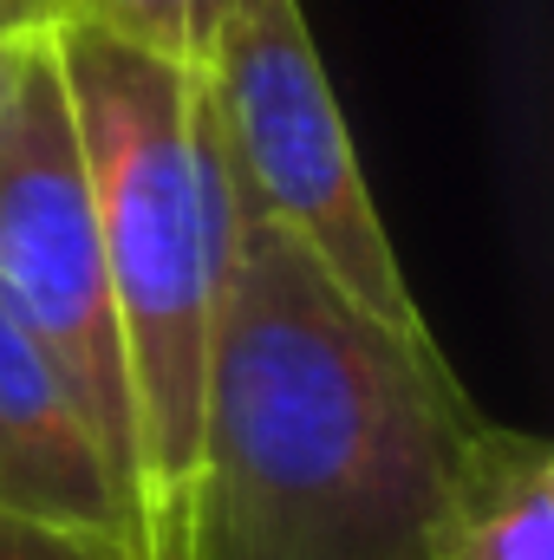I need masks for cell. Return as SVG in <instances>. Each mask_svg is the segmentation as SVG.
<instances>
[{
    "instance_id": "obj_4",
    "label": "cell",
    "mask_w": 554,
    "mask_h": 560,
    "mask_svg": "<svg viewBox=\"0 0 554 560\" xmlns=\"http://www.w3.org/2000/svg\"><path fill=\"white\" fill-rule=\"evenodd\" d=\"M0 306L59 365V378L85 405L131 502L125 346H118V313H112V280H105L92 170L79 150L53 33L26 46L20 79L0 112Z\"/></svg>"
},
{
    "instance_id": "obj_7",
    "label": "cell",
    "mask_w": 554,
    "mask_h": 560,
    "mask_svg": "<svg viewBox=\"0 0 554 560\" xmlns=\"http://www.w3.org/2000/svg\"><path fill=\"white\" fill-rule=\"evenodd\" d=\"M66 13L112 33V39H131L143 52L170 59V66L203 72L229 0H66Z\"/></svg>"
},
{
    "instance_id": "obj_6",
    "label": "cell",
    "mask_w": 554,
    "mask_h": 560,
    "mask_svg": "<svg viewBox=\"0 0 554 560\" xmlns=\"http://www.w3.org/2000/svg\"><path fill=\"white\" fill-rule=\"evenodd\" d=\"M437 560H554V443L516 423H463L443 509Z\"/></svg>"
},
{
    "instance_id": "obj_10",
    "label": "cell",
    "mask_w": 554,
    "mask_h": 560,
    "mask_svg": "<svg viewBox=\"0 0 554 560\" xmlns=\"http://www.w3.org/2000/svg\"><path fill=\"white\" fill-rule=\"evenodd\" d=\"M26 46H33V39H0V112H7V92H13V79H20Z\"/></svg>"
},
{
    "instance_id": "obj_9",
    "label": "cell",
    "mask_w": 554,
    "mask_h": 560,
    "mask_svg": "<svg viewBox=\"0 0 554 560\" xmlns=\"http://www.w3.org/2000/svg\"><path fill=\"white\" fill-rule=\"evenodd\" d=\"M66 20V0H0V39H39Z\"/></svg>"
},
{
    "instance_id": "obj_3",
    "label": "cell",
    "mask_w": 554,
    "mask_h": 560,
    "mask_svg": "<svg viewBox=\"0 0 554 560\" xmlns=\"http://www.w3.org/2000/svg\"><path fill=\"white\" fill-rule=\"evenodd\" d=\"M203 92L249 209L268 215L287 242H300L313 268L366 313L405 332H430L399 268V248L379 222V202L366 189L346 112L307 33V7L229 0L216 46L203 59Z\"/></svg>"
},
{
    "instance_id": "obj_2",
    "label": "cell",
    "mask_w": 554,
    "mask_h": 560,
    "mask_svg": "<svg viewBox=\"0 0 554 560\" xmlns=\"http://www.w3.org/2000/svg\"><path fill=\"white\" fill-rule=\"evenodd\" d=\"M53 52L92 170L105 280L125 346L138 560H183L229 222V156L209 118L203 72L112 39L72 13L53 26Z\"/></svg>"
},
{
    "instance_id": "obj_5",
    "label": "cell",
    "mask_w": 554,
    "mask_h": 560,
    "mask_svg": "<svg viewBox=\"0 0 554 560\" xmlns=\"http://www.w3.org/2000/svg\"><path fill=\"white\" fill-rule=\"evenodd\" d=\"M0 515L138 560L131 502L99 430L72 398V385L59 378V365L26 339V326H13L7 306H0Z\"/></svg>"
},
{
    "instance_id": "obj_1",
    "label": "cell",
    "mask_w": 554,
    "mask_h": 560,
    "mask_svg": "<svg viewBox=\"0 0 554 560\" xmlns=\"http://www.w3.org/2000/svg\"><path fill=\"white\" fill-rule=\"evenodd\" d=\"M470 418L437 339L339 293L229 176L183 560H437Z\"/></svg>"
},
{
    "instance_id": "obj_8",
    "label": "cell",
    "mask_w": 554,
    "mask_h": 560,
    "mask_svg": "<svg viewBox=\"0 0 554 560\" xmlns=\"http://www.w3.org/2000/svg\"><path fill=\"white\" fill-rule=\"evenodd\" d=\"M0 560H131V555L99 548V541H79V535H59V528H33V522L0 515Z\"/></svg>"
}]
</instances>
